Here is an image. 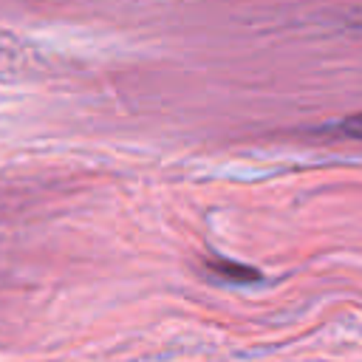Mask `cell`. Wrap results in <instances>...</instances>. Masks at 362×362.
Returning <instances> with one entry per match:
<instances>
[{"label":"cell","instance_id":"6da1fadb","mask_svg":"<svg viewBox=\"0 0 362 362\" xmlns=\"http://www.w3.org/2000/svg\"><path fill=\"white\" fill-rule=\"evenodd\" d=\"M215 277L221 280H229V283H255L260 280V272L252 269V266H243L238 260H226V257H206L204 263Z\"/></svg>","mask_w":362,"mask_h":362},{"label":"cell","instance_id":"7a4b0ae2","mask_svg":"<svg viewBox=\"0 0 362 362\" xmlns=\"http://www.w3.org/2000/svg\"><path fill=\"white\" fill-rule=\"evenodd\" d=\"M334 136H342V139H356L362 141V110L359 113H351L345 119L337 122V127H331Z\"/></svg>","mask_w":362,"mask_h":362}]
</instances>
